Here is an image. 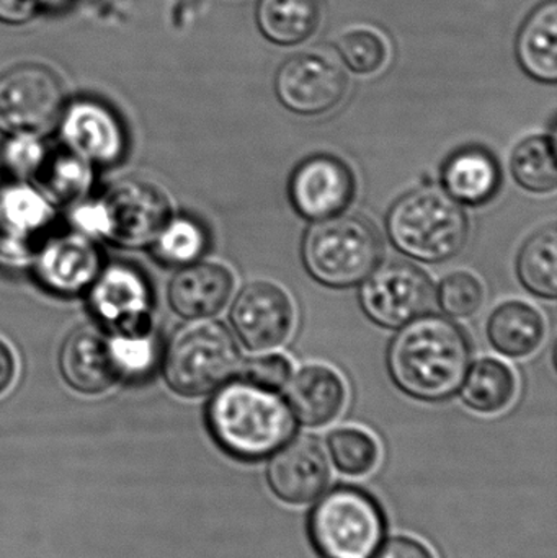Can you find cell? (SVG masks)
Wrapping results in <instances>:
<instances>
[{
    "label": "cell",
    "mask_w": 557,
    "mask_h": 558,
    "mask_svg": "<svg viewBox=\"0 0 557 558\" xmlns=\"http://www.w3.org/2000/svg\"><path fill=\"white\" fill-rule=\"evenodd\" d=\"M45 146L33 136H13L5 149V162L10 170L22 177H29L38 166Z\"/></svg>",
    "instance_id": "obj_35"
},
{
    "label": "cell",
    "mask_w": 557,
    "mask_h": 558,
    "mask_svg": "<svg viewBox=\"0 0 557 558\" xmlns=\"http://www.w3.org/2000/svg\"><path fill=\"white\" fill-rule=\"evenodd\" d=\"M329 449L334 464L343 474H368L378 462V445L375 438L363 429H337L330 435Z\"/></svg>",
    "instance_id": "obj_31"
},
{
    "label": "cell",
    "mask_w": 557,
    "mask_h": 558,
    "mask_svg": "<svg viewBox=\"0 0 557 558\" xmlns=\"http://www.w3.org/2000/svg\"><path fill=\"white\" fill-rule=\"evenodd\" d=\"M29 179L49 198L59 203H71L87 192L92 173L87 160L74 150L45 147V153Z\"/></svg>",
    "instance_id": "obj_26"
},
{
    "label": "cell",
    "mask_w": 557,
    "mask_h": 558,
    "mask_svg": "<svg viewBox=\"0 0 557 558\" xmlns=\"http://www.w3.org/2000/svg\"><path fill=\"white\" fill-rule=\"evenodd\" d=\"M330 469L323 446L313 436H298L275 451L267 469L271 492L284 504L306 505L329 484Z\"/></svg>",
    "instance_id": "obj_13"
},
{
    "label": "cell",
    "mask_w": 557,
    "mask_h": 558,
    "mask_svg": "<svg viewBox=\"0 0 557 558\" xmlns=\"http://www.w3.org/2000/svg\"><path fill=\"white\" fill-rule=\"evenodd\" d=\"M111 354L120 376H141L156 360V344L144 333H117L110 338Z\"/></svg>",
    "instance_id": "obj_33"
},
{
    "label": "cell",
    "mask_w": 557,
    "mask_h": 558,
    "mask_svg": "<svg viewBox=\"0 0 557 558\" xmlns=\"http://www.w3.org/2000/svg\"><path fill=\"white\" fill-rule=\"evenodd\" d=\"M386 229L401 254L424 264H440L464 247L470 222L460 203L447 193L419 189L392 205Z\"/></svg>",
    "instance_id": "obj_3"
},
{
    "label": "cell",
    "mask_w": 557,
    "mask_h": 558,
    "mask_svg": "<svg viewBox=\"0 0 557 558\" xmlns=\"http://www.w3.org/2000/svg\"><path fill=\"white\" fill-rule=\"evenodd\" d=\"M460 389L470 409L481 413L502 412L516 399V373L502 361L483 357L468 369Z\"/></svg>",
    "instance_id": "obj_25"
},
{
    "label": "cell",
    "mask_w": 557,
    "mask_h": 558,
    "mask_svg": "<svg viewBox=\"0 0 557 558\" xmlns=\"http://www.w3.org/2000/svg\"><path fill=\"white\" fill-rule=\"evenodd\" d=\"M242 379L268 390H278L290 380L291 363L283 354L251 357L239 366Z\"/></svg>",
    "instance_id": "obj_34"
},
{
    "label": "cell",
    "mask_w": 557,
    "mask_h": 558,
    "mask_svg": "<svg viewBox=\"0 0 557 558\" xmlns=\"http://www.w3.org/2000/svg\"><path fill=\"white\" fill-rule=\"evenodd\" d=\"M41 12L38 0H0V23L23 25Z\"/></svg>",
    "instance_id": "obj_37"
},
{
    "label": "cell",
    "mask_w": 557,
    "mask_h": 558,
    "mask_svg": "<svg viewBox=\"0 0 557 558\" xmlns=\"http://www.w3.org/2000/svg\"><path fill=\"white\" fill-rule=\"evenodd\" d=\"M38 274L51 291L75 294L98 278L100 252L84 235H59L43 248Z\"/></svg>",
    "instance_id": "obj_18"
},
{
    "label": "cell",
    "mask_w": 557,
    "mask_h": 558,
    "mask_svg": "<svg viewBox=\"0 0 557 558\" xmlns=\"http://www.w3.org/2000/svg\"><path fill=\"white\" fill-rule=\"evenodd\" d=\"M169 219V199L143 180H123L77 213L82 228L130 248L153 244Z\"/></svg>",
    "instance_id": "obj_6"
},
{
    "label": "cell",
    "mask_w": 557,
    "mask_h": 558,
    "mask_svg": "<svg viewBox=\"0 0 557 558\" xmlns=\"http://www.w3.org/2000/svg\"><path fill=\"white\" fill-rule=\"evenodd\" d=\"M301 254L316 281L330 288H349L378 267L383 242L368 219L337 215L319 219L307 229Z\"/></svg>",
    "instance_id": "obj_4"
},
{
    "label": "cell",
    "mask_w": 557,
    "mask_h": 558,
    "mask_svg": "<svg viewBox=\"0 0 557 558\" xmlns=\"http://www.w3.org/2000/svg\"><path fill=\"white\" fill-rule=\"evenodd\" d=\"M383 536L382 508L359 488H336L311 511L310 539L324 558H372Z\"/></svg>",
    "instance_id": "obj_7"
},
{
    "label": "cell",
    "mask_w": 557,
    "mask_h": 558,
    "mask_svg": "<svg viewBox=\"0 0 557 558\" xmlns=\"http://www.w3.org/2000/svg\"><path fill=\"white\" fill-rule=\"evenodd\" d=\"M241 366L231 331L218 322L180 328L166 351L164 376L173 392L202 397L225 386Z\"/></svg>",
    "instance_id": "obj_5"
},
{
    "label": "cell",
    "mask_w": 557,
    "mask_h": 558,
    "mask_svg": "<svg viewBox=\"0 0 557 558\" xmlns=\"http://www.w3.org/2000/svg\"><path fill=\"white\" fill-rule=\"evenodd\" d=\"M513 179L522 189L548 193L556 189L555 143L548 136H532L516 147L510 162Z\"/></svg>",
    "instance_id": "obj_28"
},
{
    "label": "cell",
    "mask_w": 557,
    "mask_h": 558,
    "mask_svg": "<svg viewBox=\"0 0 557 558\" xmlns=\"http://www.w3.org/2000/svg\"><path fill=\"white\" fill-rule=\"evenodd\" d=\"M520 281L533 294L543 299L557 295V231L548 226L523 244L517 258Z\"/></svg>",
    "instance_id": "obj_27"
},
{
    "label": "cell",
    "mask_w": 557,
    "mask_h": 558,
    "mask_svg": "<svg viewBox=\"0 0 557 558\" xmlns=\"http://www.w3.org/2000/svg\"><path fill=\"white\" fill-rule=\"evenodd\" d=\"M362 282L360 304L385 328L404 327L434 305V282L424 270L405 262L376 267Z\"/></svg>",
    "instance_id": "obj_9"
},
{
    "label": "cell",
    "mask_w": 557,
    "mask_h": 558,
    "mask_svg": "<svg viewBox=\"0 0 557 558\" xmlns=\"http://www.w3.org/2000/svg\"><path fill=\"white\" fill-rule=\"evenodd\" d=\"M517 59L530 77L555 84L557 78V2L548 0L530 13L517 38Z\"/></svg>",
    "instance_id": "obj_23"
},
{
    "label": "cell",
    "mask_w": 557,
    "mask_h": 558,
    "mask_svg": "<svg viewBox=\"0 0 557 558\" xmlns=\"http://www.w3.org/2000/svg\"><path fill=\"white\" fill-rule=\"evenodd\" d=\"M232 288L234 278L222 265H189L170 281L169 301L177 314L198 320L218 314L231 298Z\"/></svg>",
    "instance_id": "obj_20"
},
{
    "label": "cell",
    "mask_w": 557,
    "mask_h": 558,
    "mask_svg": "<svg viewBox=\"0 0 557 558\" xmlns=\"http://www.w3.org/2000/svg\"><path fill=\"white\" fill-rule=\"evenodd\" d=\"M326 0H258L255 20L268 41L296 46L316 35Z\"/></svg>",
    "instance_id": "obj_22"
},
{
    "label": "cell",
    "mask_w": 557,
    "mask_h": 558,
    "mask_svg": "<svg viewBox=\"0 0 557 558\" xmlns=\"http://www.w3.org/2000/svg\"><path fill=\"white\" fill-rule=\"evenodd\" d=\"M59 367L72 389L88 396L105 392L121 377L110 338L94 328H78L69 335L59 354Z\"/></svg>",
    "instance_id": "obj_17"
},
{
    "label": "cell",
    "mask_w": 557,
    "mask_h": 558,
    "mask_svg": "<svg viewBox=\"0 0 557 558\" xmlns=\"http://www.w3.org/2000/svg\"><path fill=\"white\" fill-rule=\"evenodd\" d=\"M375 558H435L432 550L411 537H392Z\"/></svg>",
    "instance_id": "obj_36"
},
{
    "label": "cell",
    "mask_w": 557,
    "mask_h": 558,
    "mask_svg": "<svg viewBox=\"0 0 557 558\" xmlns=\"http://www.w3.org/2000/svg\"><path fill=\"white\" fill-rule=\"evenodd\" d=\"M284 386L288 409L303 425H327L346 407V384L330 367L320 364L301 367Z\"/></svg>",
    "instance_id": "obj_19"
},
{
    "label": "cell",
    "mask_w": 557,
    "mask_h": 558,
    "mask_svg": "<svg viewBox=\"0 0 557 558\" xmlns=\"http://www.w3.org/2000/svg\"><path fill=\"white\" fill-rule=\"evenodd\" d=\"M340 58L350 71L372 75L382 71L389 59V46L385 36L373 28H352L340 36L337 43Z\"/></svg>",
    "instance_id": "obj_30"
},
{
    "label": "cell",
    "mask_w": 557,
    "mask_h": 558,
    "mask_svg": "<svg viewBox=\"0 0 557 558\" xmlns=\"http://www.w3.org/2000/svg\"><path fill=\"white\" fill-rule=\"evenodd\" d=\"M51 211L28 186L0 189V255L22 258L43 244Z\"/></svg>",
    "instance_id": "obj_16"
},
{
    "label": "cell",
    "mask_w": 557,
    "mask_h": 558,
    "mask_svg": "<svg viewBox=\"0 0 557 558\" xmlns=\"http://www.w3.org/2000/svg\"><path fill=\"white\" fill-rule=\"evenodd\" d=\"M154 252L167 265H192L205 254L209 245L208 232L195 219L177 218L164 226Z\"/></svg>",
    "instance_id": "obj_29"
},
{
    "label": "cell",
    "mask_w": 557,
    "mask_h": 558,
    "mask_svg": "<svg viewBox=\"0 0 557 558\" xmlns=\"http://www.w3.org/2000/svg\"><path fill=\"white\" fill-rule=\"evenodd\" d=\"M92 305L117 333H144L149 324L150 294L134 268L114 265L95 279Z\"/></svg>",
    "instance_id": "obj_14"
},
{
    "label": "cell",
    "mask_w": 557,
    "mask_h": 558,
    "mask_svg": "<svg viewBox=\"0 0 557 558\" xmlns=\"http://www.w3.org/2000/svg\"><path fill=\"white\" fill-rule=\"evenodd\" d=\"M288 192L298 215L319 221L339 215L352 203L355 177L339 157L317 154L296 167Z\"/></svg>",
    "instance_id": "obj_12"
},
{
    "label": "cell",
    "mask_w": 557,
    "mask_h": 558,
    "mask_svg": "<svg viewBox=\"0 0 557 558\" xmlns=\"http://www.w3.org/2000/svg\"><path fill=\"white\" fill-rule=\"evenodd\" d=\"M470 361L467 333L441 315H422L405 324L388 351L396 386L424 402H440L457 393Z\"/></svg>",
    "instance_id": "obj_1"
},
{
    "label": "cell",
    "mask_w": 557,
    "mask_h": 558,
    "mask_svg": "<svg viewBox=\"0 0 557 558\" xmlns=\"http://www.w3.org/2000/svg\"><path fill=\"white\" fill-rule=\"evenodd\" d=\"M64 111L61 82L38 64L19 65L0 77V131L36 136L48 131Z\"/></svg>",
    "instance_id": "obj_8"
},
{
    "label": "cell",
    "mask_w": 557,
    "mask_h": 558,
    "mask_svg": "<svg viewBox=\"0 0 557 558\" xmlns=\"http://www.w3.org/2000/svg\"><path fill=\"white\" fill-rule=\"evenodd\" d=\"M546 322L540 311L522 301L499 305L491 315L487 337L499 353L525 357L542 347Z\"/></svg>",
    "instance_id": "obj_24"
},
{
    "label": "cell",
    "mask_w": 557,
    "mask_h": 558,
    "mask_svg": "<svg viewBox=\"0 0 557 558\" xmlns=\"http://www.w3.org/2000/svg\"><path fill=\"white\" fill-rule=\"evenodd\" d=\"M206 423L222 451L249 462L274 454L294 432L287 402L275 390L244 379L219 387L206 410Z\"/></svg>",
    "instance_id": "obj_2"
},
{
    "label": "cell",
    "mask_w": 557,
    "mask_h": 558,
    "mask_svg": "<svg viewBox=\"0 0 557 558\" xmlns=\"http://www.w3.org/2000/svg\"><path fill=\"white\" fill-rule=\"evenodd\" d=\"M231 320L249 350H271L283 344L293 331V301L275 282L254 281L235 298Z\"/></svg>",
    "instance_id": "obj_11"
},
{
    "label": "cell",
    "mask_w": 557,
    "mask_h": 558,
    "mask_svg": "<svg viewBox=\"0 0 557 558\" xmlns=\"http://www.w3.org/2000/svg\"><path fill=\"white\" fill-rule=\"evenodd\" d=\"M502 173L493 154L481 147L458 150L445 162L441 183L457 203L481 206L499 192Z\"/></svg>",
    "instance_id": "obj_21"
},
{
    "label": "cell",
    "mask_w": 557,
    "mask_h": 558,
    "mask_svg": "<svg viewBox=\"0 0 557 558\" xmlns=\"http://www.w3.org/2000/svg\"><path fill=\"white\" fill-rule=\"evenodd\" d=\"M69 2H71V0H38L39 7H41V10L61 9V7L68 5Z\"/></svg>",
    "instance_id": "obj_39"
},
{
    "label": "cell",
    "mask_w": 557,
    "mask_h": 558,
    "mask_svg": "<svg viewBox=\"0 0 557 558\" xmlns=\"http://www.w3.org/2000/svg\"><path fill=\"white\" fill-rule=\"evenodd\" d=\"M484 302L483 282L468 271L448 275L438 289V304L445 314L468 318L480 311Z\"/></svg>",
    "instance_id": "obj_32"
},
{
    "label": "cell",
    "mask_w": 557,
    "mask_h": 558,
    "mask_svg": "<svg viewBox=\"0 0 557 558\" xmlns=\"http://www.w3.org/2000/svg\"><path fill=\"white\" fill-rule=\"evenodd\" d=\"M62 134L72 150L85 160L111 163L123 156V126L117 114L100 101H74L62 117Z\"/></svg>",
    "instance_id": "obj_15"
},
{
    "label": "cell",
    "mask_w": 557,
    "mask_h": 558,
    "mask_svg": "<svg viewBox=\"0 0 557 558\" xmlns=\"http://www.w3.org/2000/svg\"><path fill=\"white\" fill-rule=\"evenodd\" d=\"M13 377H15V360L10 348L0 341V393L12 386Z\"/></svg>",
    "instance_id": "obj_38"
},
{
    "label": "cell",
    "mask_w": 557,
    "mask_h": 558,
    "mask_svg": "<svg viewBox=\"0 0 557 558\" xmlns=\"http://www.w3.org/2000/svg\"><path fill=\"white\" fill-rule=\"evenodd\" d=\"M349 78L340 62L323 49L288 58L278 69L275 92L284 108L303 117L334 110L346 98Z\"/></svg>",
    "instance_id": "obj_10"
}]
</instances>
